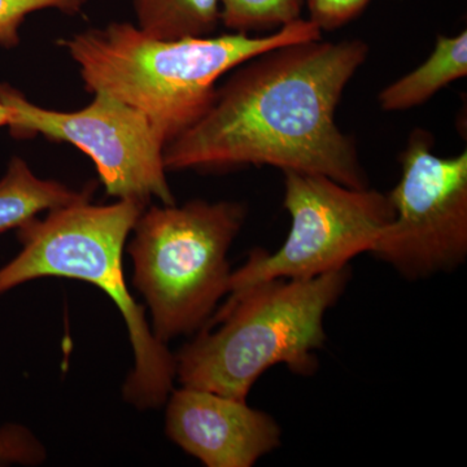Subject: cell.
<instances>
[{
    "mask_svg": "<svg viewBox=\"0 0 467 467\" xmlns=\"http://www.w3.org/2000/svg\"><path fill=\"white\" fill-rule=\"evenodd\" d=\"M432 149L430 131L413 130L389 192L395 217L370 251L409 281L453 272L467 259V150L442 158Z\"/></svg>",
    "mask_w": 467,
    "mask_h": 467,
    "instance_id": "obj_7",
    "label": "cell"
},
{
    "mask_svg": "<svg viewBox=\"0 0 467 467\" xmlns=\"http://www.w3.org/2000/svg\"><path fill=\"white\" fill-rule=\"evenodd\" d=\"M349 265L304 279H275L229 295L175 358L182 387L247 400L254 384L275 365L297 376L318 370L324 319L346 291Z\"/></svg>",
    "mask_w": 467,
    "mask_h": 467,
    "instance_id": "obj_3",
    "label": "cell"
},
{
    "mask_svg": "<svg viewBox=\"0 0 467 467\" xmlns=\"http://www.w3.org/2000/svg\"><path fill=\"white\" fill-rule=\"evenodd\" d=\"M467 76V32L436 36L434 51L420 67L386 86L378 95L384 112L422 106L439 91Z\"/></svg>",
    "mask_w": 467,
    "mask_h": 467,
    "instance_id": "obj_10",
    "label": "cell"
},
{
    "mask_svg": "<svg viewBox=\"0 0 467 467\" xmlns=\"http://www.w3.org/2000/svg\"><path fill=\"white\" fill-rule=\"evenodd\" d=\"M90 199L91 190L76 192L57 181L42 180L26 160L15 156L0 180V234L18 229L43 212Z\"/></svg>",
    "mask_w": 467,
    "mask_h": 467,
    "instance_id": "obj_11",
    "label": "cell"
},
{
    "mask_svg": "<svg viewBox=\"0 0 467 467\" xmlns=\"http://www.w3.org/2000/svg\"><path fill=\"white\" fill-rule=\"evenodd\" d=\"M147 205L117 201L92 205L90 201L52 209L17 229L21 251L0 267V296L43 276L79 279L99 287L121 312L134 352V368L122 395L138 410L158 409L173 391L175 358L156 339L142 306L128 290L122 254L129 234Z\"/></svg>",
    "mask_w": 467,
    "mask_h": 467,
    "instance_id": "obj_4",
    "label": "cell"
},
{
    "mask_svg": "<svg viewBox=\"0 0 467 467\" xmlns=\"http://www.w3.org/2000/svg\"><path fill=\"white\" fill-rule=\"evenodd\" d=\"M306 0H220V21L233 33L275 32L301 18Z\"/></svg>",
    "mask_w": 467,
    "mask_h": 467,
    "instance_id": "obj_13",
    "label": "cell"
},
{
    "mask_svg": "<svg viewBox=\"0 0 467 467\" xmlns=\"http://www.w3.org/2000/svg\"><path fill=\"white\" fill-rule=\"evenodd\" d=\"M291 229L273 254L251 252L232 272L227 295L275 279L313 278L342 269L374 243L395 217L389 193L353 189L325 175L284 171Z\"/></svg>",
    "mask_w": 467,
    "mask_h": 467,
    "instance_id": "obj_6",
    "label": "cell"
},
{
    "mask_svg": "<svg viewBox=\"0 0 467 467\" xmlns=\"http://www.w3.org/2000/svg\"><path fill=\"white\" fill-rule=\"evenodd\" d=\"M247 208L238 202L192 201L144 209L131 232L133 285L149 306L160 342L195 333L229 292L227 254Z\"/></svg>",
    "mask_w": 467,
    "mask_h": 467,
    "instance_id": "obj_5",
    "label": "cell"
},
{
    "mask_svg": "<svg viewBox=\"0 0 467 467\" xmlns=\"http://www.w3.org/2000/svg\"><path fill=\"white\" fill-rule=\"evenodd\" d=\"M321 34L301 17L270 34L162 41L134 24L110 23L73 34L58 46L78 66L86 90L140 110L167 146L207 112L221 77L264 52L322 38Z\"/></svg>",
    "mask_w": 467,
    "mask_h": 467,
    "instance_id": "obj_2",
    "label": "cell"
},
{
    "mask_svg": "<svg viewBox=\"0 0 467 467\" xmlns=\"http://www.w3.org/2000/svg\"><path fill=\"white\" fill-rule=\"evenodd\" d=\"M371 0H306L308 18L321 29H340L358 18Z\"/></svg>",
    "mask_w": 467,
    "mask_h": 467,
    "instance_id": "obj_16",
    "label": "cell"
},
{
    "mask_svg": "<svg viewBox=\"0 0 467 467\" xmlns=\"http://www.w3.org/2000/svg\"><path fill=\"white\" fill-rule=\"evenodd\" d=\"M361 39L281 46L245 61L211 106L164 149L168 171L273 167L367 189L358 144L337 124L350 79L364 66Z\"/></svg>",
    "mask_w": 467,
    "mask_h": 467,
    "instance_id": "obj_1",
    "label": "cell"
},
{
    "mask_svg": "<svg viewBox=\"0 0 467 467\" xmlns=\"http://www.w3.org/2000/svg\"><path fill=\"white\" fill-rule=\"evenodd\" d=\"M137 27L162 41L213 36L220 0H134Z\"/></svg>",
    "mask_w": 467,
    "mask_h": 467,
    "instance_id": "obj_12",
    "label": "cell"
},
{
    "mask_svg": "<svg viewBox=\"0 0 467 467\" xmlns=\"http://www.w3.org/2000/svg\"><path fill=\"white\" fill-rule=\"evenodd\" d=\"M165 432L208 467H252L281 447L275 418L247 400L182 387L168 398Z\"/></svg>",
    "mask_w": 467,
    "mask_h": 467,
    "instance_id": "obj_9",
    "label": "cell"
},
{
    "mask_svg": "<svg viewBox=\"0 0 467 467\" xmlns=\"http://www.w3.org/2000/svg\"><path fill=\"white\" fill-rule=\"evenodd\" d=\"M9 121H11V110H9L8 107L0 99V128L8 126Z\"/></svg>",
    "mask_w": 467,
    "mask_h": 467,
    "instance_id": "obj_17",
    "label": "cell"
},
{
    "mask_svg": "<svg viewBox=\"0 0 467 467\" xmlns=\"http://www.w3.org/2000/svg\"><path fill=\"white\" fill-rule=\"evenodd\" d=\"M45 460V447L29 429L17 423L0 427V466H36Z\"/></svg>",
    "mask_w": 467,
    "mask_h": 467,
    "instance_id": "obj_15",
    "label": "cell"
},
{
    "mask_svg": "<svg viewBox=\"0 0 467 467\" xmlns=\"http://www.w3.org/2000/svg\"><path fill=\"white\" fill-rule=\"evenodd\" d=\"M88 0H0V46L14 48L20 43V27L26 18L43 9L78 15Z\"/></svg>",
    "mask_w": 467,
    "mask_h": 467,
    "instance_id": "obj_14",
    "label": "cell"
},
{
    "mask_svg": "<svg viewBox=\"0 0 467 467\" xmlns=\"http://www.w3.org/2000/svg\"><path fill=\"white\" fill-rule=\"evenodd\" d=\"M0 99L11 110L8 128L15 138L43 135L73 144L94 162L107 195L146 205L152 198L175 204L164 140L140 110L106 94H94L91 103L76 112L46 109L5 84H0Z\"/></svg>",
    "mask_w": 467,
    "mask_h": 467,
    "instance_id": "obj_8",
    "label": "cell"
}]
</instances>
